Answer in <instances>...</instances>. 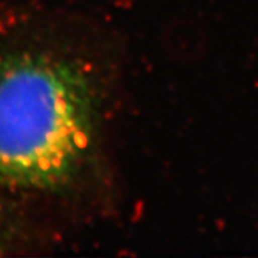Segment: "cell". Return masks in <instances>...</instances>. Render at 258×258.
<instances>
[{"label": "cell", "mask_w": 258, "mask_h": 258, "mask_svg": "<svg viewBox=\"0 0 258 258\" xmlns=\"http://www.w3.org/2000/svg\"><path fill=\"white\" fill-rule=\"evenodd\" d=\"M105 93L96 72L63 56L0 57V184L46 191L93 157Z\"/></svg>", "instance_id": "1"}]
</instances>
